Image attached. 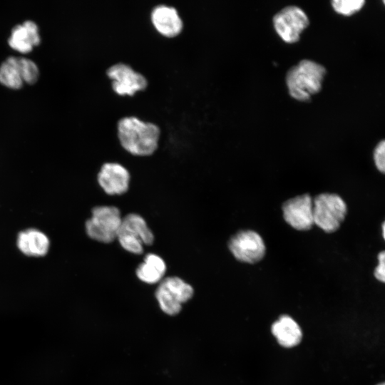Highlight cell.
<instances>
[{
	"instance_id": "6da1fadb",
	"label": "cell",
	"mask_w": 385,
	"mask_h": 385,
	"mask_svg": "<svg viewBox=\"0 0 385 385\" xmlns=\"http://www.w3.org/2000/svg\"><path fill=\"white\" fill-rule=\"evenodd\" d=\"M118 136L121 145L130 153L145 156L157 149L159 127L136 116H125L118 121Z\"/></svg>"
},
{
	"instance_id": "7a4b0ae2",
	"label": "cell",
	"mask_w": 385,
	"mask_h": 385,
	"mask_svg": "<svg viewBox=\"0 0 385 385\" xmlns=\"http://www.w3.org/2000/svg\"><path fill=\"white\" fill-rule=\"evenodd\" d=\"M326 74L325 68L315 61L304 59L292 66L286 75L289 95L299 101H307L319 93Z\"/></svg>"
},
{
	"instance_id": "3957f363",
	"label": "cell",
	"mask_w": 385,
	"mask_h": 385,
	"mask_svg": "<svg viewBox=\"0 0 385 385\" xmlns=\"http://www.w3.org/2000/svg\"><path fill=\"white\" fill-rule=\"evenodd\" d=\"M123 217L120 210L113 205L93 207L91 217L85 227L88 236L97 242L108 244L117 239Z\"/></svg>"
},
{
	"instance_id": "277c9868",
	"label": "cell",
	"mask_w": 385,
	"mask_h": 385,
	"mask_svg": "<svg viewBox=\"0 0 385 385\" xmlns=\"http://www.w3.org/2000/svg\"><path fill=\"white\" fill-rule=\"evenodd\" d=\"M346 214V203L337 194L322 193L313 200L314 224L327 233L336 232Z\"/></svg>"
},
{
	"instance_id": "5b68a950",
	"label": "cell",
	"mask_w": 385,
	"mask_h": 385,
	"mask_svg": "<svg viewBox=\"0 0 385 385\" xmlns=\"http://www.w3.org/2000/svg\"><path fill=\"white\" fill-rule=\"evenodd\" d=\"M116 240L125 251L141 255L144 250L143 246L151 245L155 237L142 216L129 213L123 217Z\"/></svg>"
},
{
	"instance_id": "8992f818",
	"label": "cell",
	"mask_w": 385,
	"mask_h": 385,
	"mask_svg": "<svg viewBox=\"0 0 385 385\" xmlns=\"http://www.w3.org/2000/svg\"><path fill=\"white\" fill-rule=\"evenodd\" d=\"M194 289L178 277L163 278L155 290V297L160 309L169 315L178 314L181 304L192 298Z\"/></svg>"
},
{
	"instance_id": "52a82bcc",
	"label": "cell",
	"mask_w": 385,
	"mask_h": 385,
	"mask_svg": "<svg viewBox=\"0 0 385 385\" xmlns=\"http://www.w3.org/2000/svg\"><path fill=\"white\" fill-rule=\"evenodd\" d=\"M227 246L234 257L244 263H257L263 259L266 252L262 237L252 230L238 231L230 237Z\"/></svg>"
},
{
	"instance_id": "ba28073f",
	"label": "cell",
	"mask_w": 385,
	"mask_h": 385,
	"mask_svg": "<svg viewBox=\"0 0 385 385\" xmlns=\"http://www.w3.org/2000/svg\"><path fill=\"white\" fill-rule=\"evenodd\" d=\"M309 24L307 14L297 6H286L273 17V25L276 32L288 43L298 41L300 34Z\"/></svg>"
},
{
	"instance_id": "9c48e42d",
	"label": "cell",
	"mask_w": 385,
	"mask_h": 385,
	"mask_svg": "<svg viewBox=\"0 0 385 385\" xmlns=\"http://www.w3.org/2000/svg\"><path fill=\"white\" fill-rule=\"evenodd\" d=\"M285 222L299 231H307L314 225L313 200L309 194L294 197L282 207Z\"/></svg>"
},
{
	"instance_id": "30bf717a",
	"label": "cell",
	"mask_w": 385,
	"mask_h": 385,
	"mask_svg": "<svg viewBox=\"0 0 385 385\" xmlns=\"http://www.w3.org/2000/svg\"><path fill=\"white\" fill-rule=\"evenodd\" d=\"M107 75L113 80L112 87L118 94L132 95L144 89L148 84L146 78L127 63H116L107 69Z\"/></svg>"
},
{
	"instance_id": "8fae6325",
	"label": "cell",
	"mask_w": 385,
	"mask_h": 385,
	"mask_svg": "<svg viewBox=\"0 0 385 385\" xmlns=\"http://www.w3.org/2000/svg\"><path fill=\"white\" fill-rule=\"evenodd\" d=\"M98 185L109 195H123L129 189L130 175L128 170L118 163H106L97 176Z\"/></svg>"
},
{
	"instance_id": "7c38bea8",
	"label": "cell",
	"mask_w": 385,
	"mask_h": 385,
	"mask_svg": "<svg viewBox=\"0 0 385 385\" xmlns=\"http://www.w3.org/2000/svg\"><path fill=\"white\" fill-rule=\"evenodd\" d=\"M150 18L155 29L166 36H175L183 29V21L177 9L173 6L157 5L153 9Z\"/></svg>"
},
{
	"instance_id": "4fadbf2b",
	"label": "cell",
	"mask_w": 385,
	"mask_h": 385,
	"mask_svg": "<svg viewBox=\"0 0 385 385\" xmlns=\"http://www.w3.org/2000/svg\"><path fill=\"white\" fill-rule=\"evenodd\" d=\"M17 245L20 251L27 256L40 257L45 255L49 247V240L43 232L29 229L19 232Z\"/></svg>"
},
{
	"instance_id": "5bb4252c",
	"label": "cell",
	"mask_w": 385,
	"mask_h": 385,
	"mask_svg": "<svg viewBox=\"0 0 385 385\" xmlns=\"http://www.w3.org/2000/svg\"><path fill=\"white\" fill-rule=\"evenodd\" d=\"M40 43L38 27L31 21H25L22 25H17L12 29L11 36L9 38L11 47L23 53L32 49V46Z\"/></svg>"
},
{
	"instance_id": "9a60e30c",
	"label": "cell",
	"mask_w": 385,
	"mask_h": 385,
	"mask_svg": "<svg viewBox=\"0 0 385 385\" xmlns=\"http://www.w3.org/2000/svg\"><path fill=\"white\" fill-rule=\"evenodd\" d=\"M272 332L278 343L287 348L297 346L302 337V330L298 324L287 315L281 316L272 324Z\"/></svg>"
},
{
	"instance_id": "2e32d148",
	"label": "cell",
	"mask_w": 385,
	"mask_h": 385,
	"mask_svg": "<svg viewBox=\"0 0 385 385\" xmlns=\"http://www.w3.org/2000/svg\"><path fill=\"white\" fill-rule=\"evenodd\" d=\"M164 260L154 253H149L136 269V276L142 282L153 284L160 282L166 272Z\"/></svg>"
},
{
	"instance_id": "e0dca14e",
	"label": "cell",
	"mask_w": 385,
	"mask_h": 385,
	"mask_svg": "<svg viewBox=\"0 0 385 385\" xmlns=\"http://www.w3.org/2000/svg\"><path fill=\"white\" fill-rule=\"evenodd\" d=\"M0 82L12 88H21L23 80L15 66L14 56H9L0 66Z\"/></svg>"
},
{
	"instance_id": "ac0fdd59",
	"label": "cell",
	"mask_w": 385,
	"mask_h": 385,
	"mask_svg": "<svg viewBox=\"0 0 385 385\" xmlns=\"http://www.w3.org/2000/svg\"><path fill=\"white\" fill-rule=\"evenodd\" d=\"M14 60L22 80L31 84L38 80V69L34 61L26 58L15 56Z\"/></svg>"
},
{
	"instance_id": "d6986e66",
	"label": "cell",
	"mask_w": 385,
	"mask_h": 385,
	"mask_svg": "<svg viewBox=\"0 0 385 385\" xmlns=\"http://www.w3.org/2000/svg\"><path fill=\"white\" fill-rule=\"evenodd\" d=\"M365 4L364 0H333L332 5L334 11L344 16H351L361 10Z\"/></svg>"
},
{
	"instance_id": "ffe728a7",
	"label": "cell",
	"mask_w": 385,
	"mask_h": 385,
	"mask_svg": "<svg viewBox=\"0 0 385 385\" xmlns=\"http://www.w3.org/2000/svg\"><path fill=\"white\" fill-rule=\"evenodd\" d=\"M374 161L379 172L385 174V140L380 141L374 150Z\"/></svg>"
},
{
	"instance_id": "44dd1931",
	"label": "cell",
	"mask_w": 385,
	"mask_h": 385,
	"mask_svg": "<svg viewBox=\"0 0 385 385\" xmlns=\"http://www.w3.org/2000/svg\"><path fill=\"white\" fill-rule=\"evenodd\" d=\"M378 265L374 274L377 280L385 284V250L381 251L377 256Z\"/></svg>"
},
{
	"instance_id": "7402d4cb",
	"label": "cell",
	"mask_w": 385,
	"mask_h": 385,
	"mask_svg": "<svg viewBox=\"0 0 385 385\" xmlns=\"http://www.w3.org/2000/svg\"><path fill=\"white\" fill-rule=\"evenodd\" d=\"M381 230H382V236H383L384 240H385V220L382 223Z\"/></svg>"
},
{
	"instance_id": "603a6c76",
	"label": "cell",
	"mask_w": 385,
	"mask_h": 385,
	"mask_svg": "<svg viewBox=\"0 0 385 385\" xmlns=\"http://www.w3.org/2000/svg\"><path fill=\"white\" fill-rule=\"evenodd\" d=\"M377 385H385V382L380 383V384H379Z\"/></svg>"
},
{
	"instance_id": "cb8c5ba5",
	"label": "cell",
	"mask_w": 385,
	"mask_h": 385,
	"mask_svg": "<svg viewBox=\"0 0 385 385\" xmlns=\"http://www.w3.org/2000/svg\"><path fill=\"white\" fill-rule=\"evenodd\" d=\"M383 2H384V4H385V0H384Z\"/></svg>"
}]
</instances>
